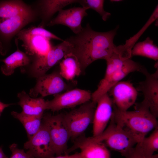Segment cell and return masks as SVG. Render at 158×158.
Instances as JSON below:
<instances>
[{"label":"cell","mask_w":158,"mask_h":158,"mask_svg":"<svg viewBox=\"0 0 158 158\" xmlns=\"http://www.w3.org/2000/svg\"><path fill=\"white\" fill-rule=\"evenodd\" d=\"M2 61L4 64L1 67V71L4 75L8 76L13 73L17 68L29 65L31 59L26 53L17 49Z\"/></svg>","instance_id":"obj_19"},{"label":"cell","mask_w":158,"mask_h":158,"mask_svg":"<svg viewBox=\"0 0 158 158\" xmlns=\"http://www.w3.org/2000/svg\"><path fill=\"white\" fill-rule=\"evenodd\" d=\"M69 43L66 40L55 46H52L45 55L33 61L28 73L36 78L42 75L54 66L71 53Z\"/></svg>","instance_id":"obj_6"},{"label":"cell","mask_w":158,"mask_h":158,"mask_svg":"<svg viewBox=\"0 0 158 158\" xmlns=\"http://www.w3.org/2000/svg\"><path fill=\"white\" fill-rule=\"evenodd\" d=\"M37 78L36 85L29 93L32 97L36 98L38 95L42 97L55 95L68 90L69 87L59 71L45 74Z\"/></svg>","instance_id":"obj_9"},{"label":"cell","mask_w":158,"mask_h":158,"mask_svg":"<svg viewBox=\"0 0 158 158\" xmlns=\"http://www.w3.org/2000/svg\"><path fill=\"white\" fill-rule=\"evenodd\" d=\"M17 146V144L15 143L10 146L12 154L9 158H30V155L27 152H25L23 150L18 148Z\"/></svg>","instance_id":"obj_27"},{"label":"cell","mask_w":158,"mask_h":158,"mask_svg":"<svg viewBox=\"0 0 158 158\" xmlns=\"http://www.w3.org/2000/svg\"><path fill=\"white\" fill-rule=\"evenodd\" d=\"M34 15L32 10L10 17L0 13V44L6 48L5 44L8 40L32 21Z\"/></svg>","instance_id":"obj_12"},{"label":"cell","mask_w":158,"mask_h":158,"mask_svg":"<svg viewBox=\"0 0 158 158\" xmlns=\"http://www.w3.org/2000/svg\"><path fill=\"white\" fill-rule=\"evenodd\" d=\"M79 0H44L40 6L43 21H48L57 12L69 4L78 3Z\"/></svg>","instance_id":"obj_22"},{"label":"cell","mask_w":158,"mask_h":158,"mask_svg":"<svg viewBox=\"0 0 158 158\" xmlns=\"http://www.w3.org/2000/svg\"><path fill=\"white\" fill-rule=\"evenodd\" d=\"M30 158H35L32 156H31ZM50 158H82L80 152L76 153L74 154L68 155V154H66L64 156H58L56 157H53Z\"/></svg>","instance_id":"obj_29"},{"label":"cell","mask_w":158,"mask_h":158,"mask_svg":"<svg viewBox=\"0 0 158 158\" xmlns=\"http://www.w3.org/2000/svg\"><path fill=\"white\" fill-rule=\"evenodd\" d=\"M133 149L125 157V158H158V154H154L151 157H147L136 152L134 151Z\"/></svg>","instance_id":"obj_28"},{"label":"cell","mask_w":158,"mask_h":158,"mask_svg":"<svg viewBox=\"0 0 158 158\" xmlns=\"http://www.w3.org/2000/svg\"><path fill=\"white\" fill-rule=\"evenodd\" d=\"M26 152L35 158H50L55 155L49 128L42 118L39 130L24 145Z\"/></svg>","instance_id":"obj_7"},{"label":"cell","mask_w":158,"mask_h":158,"mask_svg":"<svg viewBox=\"0 0 158 158\" xmlns=\"http://www.w3.org/2000/svg\"><path fill=\"white\" fill-rule=\"evenodd\" d=\"M60 74L63 79L73 80L82 73L80 64L76 57L72 53L66 55L60 62Z\"/></svg>","instance_id":"obj_20"},{"label":"cell","mask_w":158,"mask_h":158,"mask_svg":"<svg viewBox=\"0 0 158 158\" xmlns=\"http://www.w3.org/2000/svg\"><path fill=\"white\" fill-rule=\"evenodd\" d=\"M42 118L47 125L55 154L58 156L65 153L71 137L64 119L63 114L43 115Z\"/></svg>","instance_id":"obj_5"},{"label":"cell","mask_w":158,"mask_h":158,"mask_svg":"<svg viewBox=\"0 0 158 158\" xmlns=\"http://www.w3.org/2000/svg\"><path fill=\"white\" fill-rule=\"evenodd\" d=\"M147 70L144 67L131 58L126 59L122 65L110 76L102 80L97 89L92 93L91 100L96 102L101 97L108 93L113 86L130 73L139 72L143 74Z\"/></svg>","instance_id":"obj_8"},{"label":"cell","mask_w":158,"mask_h":158,"mask_svg":"<svg viewBox=\"0 0 158 158\" xmlns=\"http://www.w3.org/2000/svg\"><path fill=\"white\" fill-rule=\"evenodd\" d=\"M133 111H121L114 104L112 116L138 142L158 126V121L147 109L135 105Z\"/></svg>","instance_id":"obj_2"},{"label":"cell","mask_w":158,"mask_h":158,"mask_svg":"<svg viewBox=\"0 0 158 158\" xmlns=\"http://www.w3.org/2000/svg\"><path fill=\"white\" fill-rule=\"evenodd\" d=\"M108 127L100 134L89 138L82 137V142H103L107 147L126 156L133 149L137 140L118 123L112 116Z\"/></svg>","instance_id":"obj_3"},{"label":"cell","mask_w":158,"mask_h":158,"mask_svg":"<svg viewBox=\"0 0 158 158\" xmlns=\"http://www.w3.org/2000/svg\"><path fill=\"white\" fill-rule=\"evenodd\" d=\"M104 1L103 0H79L78 3L83 7L95 11L101 16L102 19L106 21L110 16L111 14L104 10Z\"/></svg>","instance_id":"obj_25"},{"label":"cell","mask_w":158,"mask_h":158,"mask_svg":"<svg viewBox=\"0 0 158 158\" xmlns=\"http://www.w3.org/2000/svg\"><path fill=\"white\" fill-rule=\"evenodd\" d=\"M121 1V0H111L110 1H112V2H118V1Z\"/></svg>","instance_id":"obj_32"},{"label":"cell","mask_w":158,"mask_h":158,"mask_svg":"<svg viewBox=\"0 0 158 158\" xmlns=\"http://www.w3.org/2000/svg\"><path fill=\"white\" fill-rule=\"evenodd\" d=\"M96 105L97 102L91 100L63 114L64 119L71 138L75 139L80 137L93 122Z\"/></svg>","instance_id":"obj_4"},{"label":"cell","mask_w":158,"mask_h":158,"mask_svg":"<svg viewBox=\"0 0 158 158\" xmlns=\"http://www.w3.org/2000/svg\"><path fill=\"white\" fill-rule=\"evenodd\" d=\"M133 150L147 157H152L158 150V126L148 137H144L137 143Z\"/></svg>","instance_id":"obj_21"},{"label":"cell","mask_w":158,"mask_h":158,"mask_svg":"<svg viewBox=\"0 0 158 158\" xmlns=\"http://www.w3.org/2000/svg\"><path fill=\"white\" fill-rule=\"evenodd\" d=\"M131 57L133 56H140L157 61L158 59V48L149 37L144 41L134 45L131 52Z\"/></svg>","instance_id":"obj_24"},{"label":"cell","mask_w":158,"mask_h":158,"mask_svg":"<svg viewBox=\"0 0 158 158\" xmlns=\"http://www.w3.org/2000/svg\"><path fill=\"white\" fill-rule=\"evenodd\" d=\"M19 99L18 104L22 108V113L25 114L35 116H43L44 111L47 110L46 101L42 97L33 98L24 91L18 93Z\"/></svg>","instance_id":"obj_17"},{"label":"cell","mask_w":158,"mask_h":158,"mask_svg":"<svg viewBox=\"0 0 158 158\" xmlns=\"http://www.w3.org/2000/svg\"><path fill=\"white\" fill-rule=\"evenodd\" d=\"M145 79L138 87L144 96L143 101L136 105L148 109L156 118L158 117V70L151 74L147 70L144 73Z\"/></svg>","instance_id":"obj_10"},{"label":"cell","mask_w":158,"mask_h":158,"mask_svg":"<svg viewBox=\"0 0 158 158\" xmlns=\"http://www.w3.org/2000/svg\"><path fill=\"white\" fill-rule=\"evenodd\" d=\"M109 92L114 104L118 110L127 111L135 104L138 92L133 84L128 81H120L113 86Z\"/></svg>","instance_id":"obj_15"},{"label":"cell","mask_w":158,"mask_h":158,"mask_svg":"<svg viewBox=\"0 0 158 158\" xmlns=\"http://www.w3.org/2000/svg\"><path fill=\"white\" fill-rule=\"evenodd\" d=\"M17 34L18 39L22 42L26 54L34 57V61L45 55L52 47L50 40L40 35L30 34L25 29L21 30Z\"/></svg>","instance_id":"obj_13"},{"label":"cell","mask_w":158,"mask_h":158,"mask_svg":"<svg viewBox=\"0 0 158 158\" xmlns=\"http://www.w3.org/2000/svg\"><path fill=\"white\" fill-rule=\"evenodd\" d=\"M87 8L73 7L67 9H62L58 12V15L47 24L48 26L61 25L67 26L75 34L80 32L83 27L82 20L87 16Z\"/></svg>","instance_id":"obj_14"},{"label":"cell","mask_w":158,"mask_h":158,"mask_svg":"<svg viewBox=\"0 0 158 158\" xmlns=\"http://www.w3.org/2000/svg\"><path fill=\"white\" fill-rule=\"evenodd\" d=\"M0 158H8L4 153L1 146L0 147Z\"/></svg>","instance_id":"obj_31"},{"label":"cell","mask_w":158,"mask_h":158,"mask_svg":"<svg viewBox=\"0 0 158 158\" xmlns=\"http://www.w3.org/2000/svg\"><path fill=\"white\" fill-rule=\"evenodd\" d=\"M11 114L22 123L26 131L28 139L39 129L43 116L29 115L15 111H12Z\"/></svg>","instance_id":"obj_23"},{"label":"cell","mask_w":158,"mask_h":158,"mask_svg":"<svg viewBox=\"0 0 158 158\" xmlns=\"http://www.w3.org/2000/svg\"><path fill=\"white\" fill-rule=\"evenodd\" d=\"M114 110L112 99L108 93L101 97L97 101L93 121V136L101 133L110 121Z\"/></svg>","instance_id":"obj_16"},{"label":"cell","mask_w":158,"mask_h":158,"mask_svg":"<svg viewBox=\"0 0 158 158\" xmlns=\"http://www.w3.org/2000/svg\"><path fill=\"white\" fill-rule=\"evenodd\" d=\"M25 30L27 32L30 34L40 35L50 40L54 39L62 41L64 40L42 27H33L25 29Z\"/></svg>","instance_id":"obj_26"},{"label":"cell","mask_w":158,"mask_h":158,"mask_svg":"<svg viewBox=\"0 0 158 158\" xmlns=\"http://www.w3.org/2000/svg\"><path fill=\"white\" fill-rule=\"evenodd\" d=\"M118 27L106 32L92 29L88 23L82 30L66 39L70 44L71 53L77 59L82 72L92 63L100 59L106 61L114 52V39Z\"/></svg>","instance_id":"obj_1"},{"label":"cell","mask_w":158,"mask_h":158,"mask_svg":"<svg viewBox=\"0 0 158 158\" xmlns=\"http://www.w3.org/2000/svg\"><path fill=\"white\" fill-rule=\"evenodd\" d=\"M13 104H5L0 101V116L4 110L6 108Z\"/></svg>","instance_id":"obj_30"},{"label":"cell","mask_w":158,"mask_h":158,"mask_svg":"<svg viewBox=\"0 0 158 158\" xmlns=\"http://www.w3.org/2000/svg\"><path fill=\"white\" fill-rule=\"evenodd\" d=\"M91 97L92 93L89 91L77 88L69 90L46 101L47 109L55 111L72 108L89 101Z\"/></svg>","instance_id":"obj_11"},{"label":"cell","mask_w":158,"mask_h":158,"mask_svg":"<svg viewBox=\"0 0 158 158\" xmlns=\"http://www.w3.org/2000/svg\"><path fill=\"white\" fill-rule=\"evenodd\" d=\"M73 148L74 150L80 149L82 158H111L107 147L102 142H76L74 144Z\"/></svg>","instance_id":"obj_18"}]
</instances>
